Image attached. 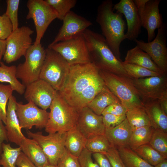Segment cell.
Instances as JSON below:
<instances>
[{"mask_svg": "<svg viewBox=\"0 0 167 167\" xmlns=\"http://www.w3.org/2000/svg\"><path fill=\"white\" fill-rule=\"evenodd\" d=\"M99 71L91 62L71 66L64 85L58 92L68 103L79 112L87 106L105 85Z\"/></svg>", "mask_w": 167, "mask_h": 167, "instance_id": "obj_1", "label": "cell"}, {"mask_svg": "<svg viewBox=\"0 0 167 167\" xmlns=\"http://www.w3.org/2000/svg\"><path fill=\"white\" fill-rule=\"evenodd\" d=\"M113 5L112 0L102 1L98 6L96 20L111 51L118 59L122 60L120 49L122 42L126 39L125 23L123 15L114 12Z\"/></svg>", "mask_w": 167, "mask_h": 167, "instance_id": "obj_2", "label": "cell"}, {"mask_svg": "<svg viewBox=\"0 0 167 167\" xmlns=\"http://www.w3.org/2000/svg\"><path fill=\"white\" fill-rule=\"evenodd\" d=\"M83 34L91 62L99 70L130 78L123 67V61L116 58L102 35L88 28Z\"/></svg>", "mask_w": 167, "mask_h": 167, "instance_id": "obj_3", "label": "cell"}, {"mask_svg": "<svg viewBox=\"0 0 167 167\" xmlns=\"http://www.w3.org/2000/svg\"><path fill=\"white\" fill-rule=\"evenodd\" d=\"M49 118L45 127L49 134L67 132L76 126L79 112L70 105L58 91L49 107Z\"/></svg>", "mask_w": 167, "mask_h": 167, "instance_id": "obj_4", "label": "cell"}, {"mask_svg": "<svg viewBox=\"0 0 167 167\" xmlns=\"http://www.w3.org/2000/svg\"><path fill=\"white\" fill-rule=\"evenodd\" d=\"M99 73L105 85L127 110L143 106L131 78L101 70Z\"/></svg>", "mask_w": 167, "mask_h": 167, "instance_id": "obj_5", "label": "cell"}, {"mask_svg": "<svg viewBox=\"0 0 167 167\" xmlns=\"http://www.w3.org/2000/svg\"><path fill=\"white\" fill-rule=\"evenodd\" d=\"M39 79L50 84L57 91L64 85L69 74L71 66L58 53L48 48Z\"/></svg>", "mask_w": 167, "mask_h": 167, "instance_id": "obj_6", "label": "cell"}, {"mask_svg": "<svg viewBox=\"0 0 167 167\" xmlns=\"http://www.w3.org/2000/svg\"><path fill=\"white\" fill-rule=\"evenodd\" d=\"M45 54L41 43L33 44L27 51L24 62L16 66V76L26 87L39 79Z\"/></svg>", "mask_w": 167, "mask_h": 167, "instance_id": "obj_7", "label": "cell"}, {"mask_svg": "<svg viewBox=\"0 0 167 167\" xmlns=\"http://www.w3.org/2000/svg\"><path fill=\"white\" fill-rule=\"evenodd\" d=\"M48 48L59 54L70 66L91 62L83 34L72 39L49 45Z\"/></svg>", "mask_w": 167, "mask_h": 167, "instance_id": "obj_8", "label": "cell"}, {"mask_svg": "<svg viewBox=\"0 0 167 167\" xmlns=\"http://www.w3.org/2000/svg\"><path fill=\"white\" fill-rule=\"evenodd\" d=\"M27 6L28 11L26 18L33 19L36 31L33 44L38 45L41 43V40L49 24L57 18V14L45 0H29Z\"/></svg>", "mask_w": 167, "mask_h": 167, "instance_id": "obj_9", "label": "cell"}, {"mask_svg": "<svg viewBox=\"0 0 167 167\" xmlns=\"http://www.w3.org/2000/svg\"><path fill=\"white\" fill-rule=\"evenodd\" d=\"M29 138L35 140L47 156L49 164L57 166L58 161L66 150V132H57L44 135L41 132H27Z\"/></svg>", "mask_w": 167, "mask_h": 167, "instance_id": "obj_10", "label": "cell"}, {"mask_svg": "<svg viewBox=\"0 0 167 167\" xmlns=\"http://www.w3.org/2000/svg\"><path fill=\"white\" fill-rule=\"evenodd\" d=\"M167 25L164 23L158 29L156 36L152 41L145 42L136 39L135 41L139 48L147 53L164 74L167 73Z\"/></svg>", "mask_w": 167, "mask_h": 167, "instance_id": "obj_11", "label": "cell"}, {"mask_svg": "<svg viewBox=\"0 0 167 167\" xmlns=\"http://www.w3.org/2000/svg\"><path fill=\"white\" fill-rule=\"evenodd\" d=\"M34 31L27 26H23L13 31L6 40V49L3 60L7 63L15 61L25 56L32 45L31 35Z\"/></svg>", "mask_w": 167, "mask_h": 167, "instance_id": "obj_12", "label": "cell"}, {"mask_svg": "<svg viewBox=\"0 0 167 167\" xmlns=\"http://www.w3.org/2000/svg\"><path fill=\"white\" fill-rule=\"evenodd\" d=\"M134 86L143 104L159 99L167 92V75L134 79Z\"/></svg>", "mask_w": 167, "mask_h": 167, "instance_id": "obj_13", "label": "cell"}, {"mask_svg": "<svg viewBox=\"0 0 167 167\" xmlns=\"http://www.w3.org/2000/svg\"><path fill=\"white\" fill-rule=\"evenodd\" d=\"M16 112L21 129H30L33 126L39 129L45 128L49 114L31 101L25 104L17 102Z\"/></svg>", "mask_w": 167, "mask_h": 167, "instance_id": "obj_14", "label": "cell"}, {"mask_svg": "<svg viewBox=\"0 0 167 167\" xmlns=\"http://www.w3.org/2000/svg\"><path fill=\"white\" fill-rule=\"evenodd\" d=\"M57 92L50 84L39 79L26 87L24 94L28 102L32 101L46 110L49 108Z\"/></svg>", "mask_w": 167, "mask_h": 167, "instance_id": "obj_15", "label": "cell"}, {"mask_svg": "<svg viewBox=\"0 0 167 167\" xmlns=\"http://www.w3.org/2000/svg\"><path fill=\"white\" fill-rule=\"evenodd\" d=\"M63 24L54 41L49 45L75 38L83 34L92 23L72 11L65 16Z\"/></svg>", "mask_w": 167, "mask_h": 167, "instance_id": "obj_16", "label": "cell"}, {"mask_svg": "<svg viewBox=\"0 0 167 167\" xmlns=\"http://www.w3.org/2000/svg\"><path fill=\"white\" fill-rule=\"evenodd\" d=\"M113 9L124 15L127 27L125 33L126 38L135 41L141 32L142 26L140 15L134 1L120 0L113 5Z\"/></svg>", "mask_w": 167, "mask_h": 167, "instance_id": "obj_17", "label": "cell"}, {"mask_svg": "<svg viewBox=\"0 0 167 167\" xmlns=\"http://www.w3.org/2000/svg\"><path fill=\"white\" fill-rule=\"evenodd\" d=\"M76 126L87 139L105 134L102 115L96 114L87 106L79 111Z\"/></svg>", "mask_w": 167, "mask_h": 167, "instance_id": "obj_18", "label": "cell"}, {"mask_svg": "<svg viewBox=\"0 0 167 167\" xmlns=\"http://www.w3.org/2000/svg\"><path fill=\"white\" fill-rule=\"evenodd\" d=\"M161 1V0H148L143 10L139 12L142 26L147 32L148 42L154 39L155 30L159 28L164 23L159 9Z\"/></svg>", "mask_w": 167, "mask_h": 167, "instance_id": "obj_19", "label": "cell"}, {"mask_svg": "<svg viewBox=\"0 0 167 167\" xmlns=\"http://www.w3.org/2000/svg\"><path fill=\"white\" fill-rule=\"evenodd\" d=\"M17 102L15 97L12 95L9 98L8 103L5 127L8 141L19 146L26 137L22 132L16 113Z\"/></svg>", "mask_w": 167, "mask_h": 167, "instance_id": "obj_20", "label": "cell"}, {"mask_svg": "<svg viewBox=\"0 0 167 167\" xmlns=\"http://www.w3.org/2000/svg\"><path fill=\"white\" fill-rule=\"evenodd\" d=\"M132 129L126 118L119 125L105 129V135L111 145L116 148L128 146Z\"/></svg>", "mask_w": 167, "mask_h": 167, "instance_id": "obj_21", "label": "cell"}, {"mask_svg": "<svg viewBox=\"0 0 167 167\" xmlns=\"http://www.w3.org/2000/svg\"><path fill=\"white\" fill-rule=\"evenodd\" d=\"M151 126L155 130L167 132V114L162 109L157 100L143 104Z\"/></svg>", "mask_w": 167, "mask_h": 167, "instance_id": "obj_22", "label": "cell"}, {"mask_svg": "<svg viewBox=\"0 0 167 167\" xmlns=\"http://www.w3.org/2000/svg\"><path fill=\"white\" fill-rule=\"evenodd\" d=\"M123 62L136 65L160 74H164L152 60L150 56L137 45L127 51Z\"/></svg>", "mask_w": 167, "mask_h": 167, "instance_id": "obj_23", "label": "cell"}, {"mask_svg": "<svg viewBox=\"0 0 167 167\" xmlns=\"http://www.w3.org/2000/svg\"><path fill=\"white\" fill-rule=\"evenodd\" d=\"M23 152L36 167L49 164L48 158L42 149L34 139L26 137L19 146Z\"/></svg>", "mask_w": 167, "mask_h": 167, "instance_id": "obj_24", "label": "cell"}, {"mask_svg": "<svg viewBox=\"0 0 167 167\" xmlns=\"http://www.w3.org/2000/svg\"><path fill=\"white\" fill-rule=\"evenodd\" d=\"M87 139L76 126L66 132V149L71 154L78 157L85 148Z\"/></svg>", "mask_w": 167, "mask_h": 167, "instance_id": "obj_25", "label": "cell"}, {"mask_svg": "<svg viewBox=\"0 0 167 167\" xmlns=\"http://www.w3.org/2000/svg\"><path fill=\"white\" fill-rule=\"evenodd\" d=\"M118 101L121 102L105 85L101 90L88 104L87 106L96 114L101 115L106 107Z\"/></svg>", "mask_w": 167, "mask_h": 167, "instance_id": "obj_26", "label": "cell"}, {"mask_svg": "<svg viewBox=\"0 0 167 167\" xmlns=\"http://www.w3.org/2000/svg\"><path fill=\"white\" fill-rule=\"evenodd\" d=\"M16 71V66L15 65L8 66L1 62L0 63V82L8 83L14 91L22 95L24 93L26 86L17 79Z\"/></svg>", "mask_w": 167, "mask_h": 167, "instance_id": "obj_27", "label": "cell"}, {"mask_svg": "<svg viewBox=\"0 0 167 167\" xmlns=\"http://www.w3.org/2000/svg\"><path fill=\"white\" fill-rule=\"evenodd\" d=\"M154 130L151 126L133 130L128 143V147L133 150L140 146L149 143Z\"/></svg>", "mask_w": 167, "mask_h": 167, "instance_id": "obj_28", "label": "cell"}, {"mask_svg": "<svg viewBox=\"0 0 167 167\" xmlns=\"http://www.w3.org/2000/svg\"><path fill=\"white\" fill-rule=\"evenodd\" d=\"M126 118L132 131L139 127L151 126L149 118L143 106L127 109Z\"/></svg>", "mask_w": 167, "mask_h": 167, "instance_id": "obj_29", "label": "cell"}, {"mask_svg": "<svg viewBox=\"0 0 167 167\" xmlns=\"http://www.w3.org/2000/svg\"><path fill=\"white\" fill-rule=\"evenodd\" d=\"M117 149L126 167H154L140 157L128 146Z\"/></svg>", "mask_w": 167, "mask_h": 167, "instance_id": "obj_30", "label": "cell"}, {"mask_svg": "<svg viewBox=\"0 0 167 167\" xmlns=\"http://www.w3.org/2000/svg\"><path fill=\"white\" fill-rule=\"evenodd\" d=\"M133 150L146 162L154 166L167 159L149 143L140 146Z\"/></svg>", "mask_w": 167, "mask_h": 167, "instance_id": "obj_31", "label": "cell"}, {"mask_svg": "<svg viewBox=\"0 0 167 167\" xmlns=\"http://www.w3.org/2000/svg\"><path fill=\"white\" fill-rule=\"evenodd\" d=\"M2 149L0 157V165L2 167H16V161L21 152L20 147L14 148L10 144L3 143Z\"/></svg>", "mask_w": 167, "mask_h": 167, "instance_id": "obj_32", "label": "cell"}, {"mask_svg": "<svg viewBox=\"0 0 167 167\" xmlns=\"http://www.w3.org/2000/svg\"><path fill=\"white\" fill-rule=\"evenodd\" d=\"M111 146L105 135L103 134L87 139L85 148L92 153L105 154L109 150Z\"/></svg>", "mask_w": 167, "mask_h": 167, "instance_id": "obj_33", "label": "cell"}, {"mask_svg": "<svg viewBox=\"0 0 167 167\" xmlns=\"http://www.w3.org/2000/svg\"><path fill=\"white\" fill-rule=\"evenodd\" d=\"M56 12L57 19L62 20L76 4V0H45Z\"/></svg>", "mask_w": 167, "mask_h": 167, "instance_id": "obj_34", "label": "cell"}, {"mask_svg": "<svg viewBox=\"0 0 167 167\" xmlns=\"http://www.w3.org/2000/svg\"><path fill=\"white\" fill-rule=\"evenodd\" d=\"M149 144L163 156L167 158V132L155 130Z\"/></svg>", "mask_w": 167, "mask_h": 167, "instance_id": "obj_35", "label": "cell"}, {"mask_svg": "<svg viewBox=\"0 0 167 167\" xmlns=\"http://www.w3.org/2000/svg\"><path fill=\"white\" fill-rule=\"evenodd\" d=\"M122 64L131 78L138 79L162 75L136 65L124 63L123 62Z\"/></svg>", "mask_w": 167, "mask_h": 167, "instance_id": "obj_36", "label": "cell"}, {"mask_svg": "<svg viewBox=\"0 0 167 167\" xmlns=\"http://www.w3.org/2000/svg\"><path fill=\"white\" fill-rule=\"evenodd\" d=\"M13 91L10 84H0V119L5 125L6 123L7 104Z\"/></svg>", "mask_w": 167, "mask_h": 167, "instance_id": "obj_37", "label": "cell"}, {"mask_svg": "<svg viewBox=\"0 0 167 167\" xmlns=\"http://www.w3.org/2000/svg\"><path fill=\"white\" fill-rule=\"evenodd\" d=\"M19 2V0L6 1L7 6L5 13L9 18L12 24L13 31L18 28V14Z\"/></svg>", "mask_w": 167, "mask_h": 167, "instance_id": "obj_38", "label": "cell"}, {"mask_svg": "<svg viewBox=\"0 0 167 167\" xmlns=\"http://www.w3.org/2000/svg\"><path fill=\"white\" fill-rule=\"evenodd\" d=\"M78 157L66 149L59 159L57 166L58 167H80Z\"/></svg>", "mask_w": 167, "mask_h": 167, "instance_id": "obj_39", "label": "cell"}, {"mask_svg": "<svg viewBox=\"0 0 167 167\" xmlns=\"http://www.w3.org/2000/svg\"><path fill=\"white\" fill-rule=\"evenodd\" d=\"M13 31L12 24L4 13L0 17V39L6 40Z\"/></svg>", "mask_w": 167, "mask_h": 167, "instance_id": "obj_40", "label": "cell"}, {"mask_svg": "<svg viewBox=\"0 0 167 167\" xmlns=\"http://www.w3.org/2000/svg\"><path fill=\"white\" fill-rule=\"evenodd\" d=\"M105 155L108 159L112 167H126L122 161L117 148L111 145Z\"/></svg>", "mask_w": 167, "mask_h": 167, "instance_id": "obj_41", "label": "cell"}, {"mask_svg": "<svg viewBox=\"0 0 167 167\" xmlns=\"http://www.w3.org/2000/svg\"><path fill=\"white\" fill-rule=\"evenodd\" d=\"M102 115V121L105 129L113 128L126 118V115L118 116L109 113Z\"/></svg>", "mask_w": 167, "mask_h": 167, "instance_id": "obj_42", "label": "cell"}, {"mask_svg": "<svg viewBox=\"0 0 167 167\" xmlns=\"http://www.w3.org/2000/svg\"><path fill=\"white\" fill-rule=\"evenodd\" d=\"M92 156V153L84 148L78 157L80 167H99L96 161H93Z\"/></svg>", "mask_w": 167, "mask_h": 167, "instance_id": "obj_43", "label": "cell"}, {"mask_svg": "<svg viewBox=\"0 0 167 167\" xmlns=\"http://www.w3.org/2000/svg\"><path fill=\"white\" fill-rule=\"evenodd\" d=\"M127 109L121 103L118 101L114 102L106 107L102 112L101 115L109 113L115 115H126Z\"/></svg>", "mask_w": 167, "mask_h": 167, "instance_id": "obj_44", "label": "cell"}, {"mask_svg": "<svg viewBox=\"0 0 167 167\" xmlns=\"http://www.w3.org/2000/svg\"><path fill=\"white\" fill-rule=\"evenodd\" d=\"M16 165L18 167H36L22 151L17 158Z\"/></svg>", "mask_w": 167, "mask_h": 167, "instance_id": "obj_45", "label": "cell"}, {"mask_svg": "<svg viewBox=\"0 0 167 167\" xmlns=\"http://www.w3.org/2000/svg\"><path fill=\"white\" fill-rule=\"evenodd\" d=\"M92 155L95 161L99 167H112L108 159L104 154L98 153H92Z\"/></svg>", "mask_w": 167, "mask_h": 167, "instance_id": "obj_46", "label": "cell"}, {"mask_svg": "<svg viewBox=\"0 0 167 167\" xmlns=\"http://www.w3.org/2000/svg\"><path fill=\"white\" fill-rule=\"evenodd\" d=\"M2 121L0 119V157L2 153V144L4 141H8L6 130Z\"/></svg>", "mask_w": 167, "mask_h": 167, "instance_id": "obj_47", "label": "cell"}, {"mask_svg": "<svg viewBox=\"0 0 167 167\" xmlns=\"http://www.w3.org/2000/svg\"><path fill=\"white\" fill-rule=\"evenodd\" d=\"M158 100L162 109L167 114V92L165 93Z\"/></svg>", "mask_w": 167, "mask_h": 167, "instance_id": "obj_48", "label": "cell"}, {"mask_svg": "<svg viewBox=\"0 0 167 167\" xmlns=\"http://www.w3.org/2000/svg\"><path fill=\"white\" fill-rule=\"evenodd\" d=\"M148 0H134V2L139 12L144 8L146 3Z\"/></svg>", "mask_w": 167, "mask_h": 167, "instance_id": "obj_49", "label": "cell"}, {"mask_svg": "<svg viewBox=\"0 0 167 167\" xmlns=\"http://www.w3.org/2000/svg\"><path fill=\"white\" fill-rule=\"evenodd\" d=\"M6 41L0 39V63L3 55H4L6 49Z\"/></svg>", "mask_w": 167, "mask_h": 167, "instance_id": "obj_50", "label": "cell"}, {"mask_svg": "<svg viewBox=\"0 0 167 167\" xmlns=\"http://www.w3.org/2000/svg\"><path fill=\"white\" fill-rule=\"evenodd\" d=\"M154 167H167V160L165 159L161 162Z\"/></svg>", "mask_w": 167, "mask_h": 167, "instance_id": "obj_51", "label": "cell"}, {"mask_svg": "<svg viewBox=\"0 0 167 167\" xmlns=\"http://www.w3.org/2000/svg\"><path fill=\"white\" fill-rule=\"evenodd\" d=\"M42 167H58L57 166H54L50 165L49 163L44 165Z\"/></svg>", "mask_w": 167, "mask_h": 167, "instance_id": "obj_52", "label": "cell"}, {"mask_svg": "<svg viewBox=\"0 0 167 167\" xmlns=\"http://www.w3.org/2000/svg\"><path fill=\"white\" fill-rule=\"evenodd\" d=\"M0 167H1V166L0 165Z\"/></svg>", "mask_w": 167, "mask_h": 167, "instance_id": "obj_53", "label": "cell"}, {"mask_svg": "<svg viewBox=\"0 0 167 167\" xmlns=\"http://www.w3.org/2000/svg\"><path fill=\"white\" fill-rule=\"evenodd\" d=\"M0 17H1V16H0Z\"/></svg>", "mask_w": 167, "mask_h": 167, "instance_id": "obj_54", "label": "cell"}]
</instances>
